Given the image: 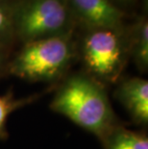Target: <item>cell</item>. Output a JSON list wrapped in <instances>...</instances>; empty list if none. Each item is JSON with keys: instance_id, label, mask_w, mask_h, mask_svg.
Masks as SVG:
<instances>
[{"instance_id": "7a4b0ae2", "label": "cell", "mask_w": 148, "mask_h": 149, "mask_svg": "<svg viewBox=\"0 0 148 149\" xmlns=\"http://www.w3.org/2000/svg\"><path fill=\"white\" fill-rule=\"evenodd\" d=\"M78 50L71 34L23 43L9 61L7 72L36 83L57 85L68 74Z\"/></svg>"}, {"instance_id": "9c48e42d", "label": "cell", "mask_w": 148, "mask_h": 149, "mask_svg": "<svg viewBox=\"0 0 148 149\" xmlns=\"http://www.w3.org/2000/svg\"><path fill=\"white\" fill-rule=\"evenodd\" d=\"M50 90L51 88H49L44 93L31 94L29 96L22 98H17L12 91H9L5 94H0V139L1 141H6L9 137L7 122L12 113L20 108L27 106L28 104L35 102L43 93H48Z\"/></svg>"}, {"instance_id": "8992f818", "label": "cell", "mask_w": 148, "mask_h": 149, "mask_svg": "<svg viewBox=\"0 0 148 149\" xmlns=\"http://www.w3.org/2000/svg\"><path fill=\"white\" fill-rule=\"evenodd\" d=\"M115 98L138 125H148V81L140 77H128L119 82Z\"/></svg>"}, {"instance_id": "3957f363", "label": "cell", "mask_w": 148, "mask_h": 149, "mask_svg": "<svg viewBox=\"0 0 148 149\" xmlns=\"http://www.w3.org/2000/svg\"><path fill=\"white\" fill-rule=\"evenodd\" d=\"M79 54L84 72L104 86L116 83L129 57L128 34L123 29H86Z\"/></svg>"}, {"instance_id": "7c38bea8", "label": "cell", "mask_w": 148, "mask_h": 149, "mask_svg": "<svg viewBox=\"0 0 148 149\" xmlns=\"http://www.w3.org/2000/svg\"><path fill=\"white\" fill-rule=\"evenodd\" d=\"M112 2H114L116 6H120V5H123V6H126V5H129L131 4L132 2L134 1V0H111Z\"/></svg>"}, {"instance_id": "30bf717a", "label": "cell", "mask_w": 148, "mask_h": 149, "mask_svg": "<svg viewBox=\"0 0 148 149\" xmlns=\"http://www.w3.org/2000/svg\"><path fill=\"white\" fill-rule=\"evenodd\" d=\"M14 38L13 7L6 0H0V42L10 45Z\"/></svg>"}, {"instance_id": "52a82bcc", "label": "cell", "mask_w": 148, "mask_h": 149, "mask_svg": "<svg viewBox=\"0 0 148 149\" xmlns=\"http://www.w3.org/2000/svg\"><path fill=\"white\" fill-rule=\"evenodd\" d=\"M103 149H148V136L125 127L120 122L99 139Z\"/></svg>"}, {"instance_id": "ba28073f", "label": "cell", "mask_w": 148, "mask_h": 149, "mask_svg": "<svg viewBox=\"0 0 148 149\" xmlns=\"http://www.w3.org/2000/svg\"><path fill=\"white\" fill-rule=\"evenodd\" d=\"M129 56L141 73L148 70V22L141 17L128 33Z\"/></svg>"}, {"instance_id": "8fae6325", "label": "cell", "mask_w": 148, "mask_h": 149, "mask_svg": "<svg viewBox=\"0 0 148 149\" xmlns=\"http://www.w3.org/2000/svg\"><path fill=\"white\" fill-rule=\"evenodd\" d=\"M9 61V45L0 42V76L7 71Z\"/></svg>"}, {"instance_id": "5b68a950", "label": "cell", "mask_w": 148, "mask_h": 149, "mask_svg": "<svg viewBox=\"0 0 148 149\" xmlns=\"http://www.w3.org/2000/svg\"><path fill=\"white\" fill-rule=\"evenodd\" d=\"M74 20L85 29H123L125 14L111 0H67Z\"/></svg>"}, {"instance_id": "6da1fadb", "label": "cell", "mask_w": 148, "mask_h": 149, "mask_svg": "<svg viewBox=\"0 0 148 149\" xmlns=\"http://www.w3.org/2000/svg\"><path fill=\"white\" fill-rule=\"evenodd\" d=\"M56 88L51 110L98 139L119 123L106 86L86 72L68 73Z\"/></svg>"}, {"instance_id": "277c9868", "label": "cell", "mask_w": 148, "mask_h": 149, "mask_svg": "<svg viewBox=\"0 0 148 149\" xmlns=\"http://www.w3.org/2000/svg\"><path fill=\"white\" fill-rule=\"evenodd\" d=\"M74 22L67 0H23L13 7L14 35L23 43L72 34Z\"/></svg>"}]
</instances>
